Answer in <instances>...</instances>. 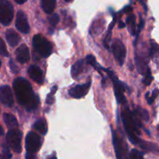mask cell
<instances>
[{
  "label": "cell",
  "instance_id": "obj_18",
  "mask_svg": "<svg viewBox=\"0 0 159 159\" xmlns=\"http://www.w3.org/2000/svg\"><path fill=\"white\" fill-rule=\"evenodd\" d=\"M56 6V0H41V6L46 13H51Z\"/></svg>",
  "mask_w": 159,
  "mask_h": 159
},
{
  "label": "cell",
  "instance_id": "obj_27",
  "mask_svg": "<svg viewBox=\"0 0 159 159\" xmlns=\"http://www.w3.org/2000/svg\"><path fill=\"white\" fill-rule=\"evenodd\" d=\"M152 79H153V77L151 76V71H150V69L148 68V69L147 70V72L146 74H145V77L143 80V84L146 85H149L151 83V82H152Z\"/></svg>",
  "mask_w": 159,
  "mask_h": 159
},
{
  "label": "cell",
  "instance_id": "obj_22",
  "mask_svg": "<svg viewBox=\"0 0 159 159\" xmlns=\"http://www.w3.org/2000/svg\"><path fill=\"white\" fill-rule=\"evenodd\" d=\"M135 114L137 115L138 117H140L142 118L143 120H144L147 121L148 119H149V115H148V113L147 112V110H143V109L142 108H137V110H136L135 112Z\"/></svg>",
  "mask_w": 159,
  "mask_h": 159
},
{
  "label": "cell",
  "instance_id": "obj_15",
  "mask_svg": "<svg viewBox=\"0 0 159 159\" xmlns=\"http://www.w3.org/2000/svg\"><path fill=\"white\" fill-rule=\"evenodd\" d=\"M6 39L11 47H15L20 43V37L13 30L9 29L6 32Z\"/></svg>",
  "mask_w": 159,
  "mask_h": 159
},
{
  "label": "cell",
  "instance_id": "obj_12",
  "mask_svg": "<svg viewBox=\"0 0 159 159\" xmlns=\"http://www.w3.org/2000/svg\"><path fill=\"white\" fill-rule=\"evenodd\" d=\"M16 27L19 31L23 34H28L30 31V26L28 23L27 18L24 12L20 10L17 12V20H16Z\"/></svg>",
  "mask_w": 159,
  "mask_h": 159
},
{
  "label": "cell",
  "instance_id": "obj_14",
  "mask_svg": "<svg viewBox=\"0 0 159 159\" xmlns=\"http://www.w3.org/2000/svg\"><path fill=\"white\" fill-rule=\"evenodd\" d=\"M17 60L20 63H26L30 59V52L26 44H21L16 51Z\"/></svg>",
  "mask_w": 159,
  "mask_h": 159
},
{
  "label": "cell",
  "instance_id": "obj_5",
  "mask_svg": "<svg viewBox=\"0 0 159 159\" xmlns=\"http://www.w3.org/2000/svg\"><path fill=\"white\" fill-rule=\"evenodd\" d=\"M13 6L8 0H2L0 2V23L4 26H8L13 18Z\"/></svg>",
  "mask_w": 159,
  "mask_h": 159
},
{
  "label": "cell",
  "instance_id": "obj_26",
  "mask_svg": "<svg viewBox=\"0 0 159 159\" xmlns=\"http://www.w3.org/2000/svg\"><path fill=\"white\" fill-rule=\"evenodd\" d=\"M0 55L4 56V57H8L9 56V52L6 49V43L4 40L2 38H0Z\"/></svg>",
  "mask_w": 159,
  "mask_h": 159
},
{
  "label": "cell",
  "instance_id": "obj_11",
  "mask_svg": "<svg viewBox=\"0 0 159 159\" xmlns=\"http://www.w3.org/2000/svg\"><path fill=\"white\" fill-rule=\"evenodd\" d=\"M90 85H91V82H88L87 83L83 84V85H76L75 87L70 89L69 94L71 97L75 98V99H80L87 94L90 89Z\"/></svg>",
  "mask_w": 159,
  "mask_h": 159
},
{
  "label": "cell",
  "instance_id": "obj_9",
  "mask_svg": "<svg viewBox=\"0 0 159 159\" xmlns=\"http://www.w3.org/2000/svg\"><path fill=\"white\" fill-rule=\"evenodd\" d=\"M112 141H113L114 149L117 159H129L128 158L127 151L126 147L123 145V141L118 137L117 134L112 130Z\"/></svg>",
  "mask_w": 159,
  "mask_h": 159
},
{
  "label": "cell",
  "instance_id": "obj_6",
  "mask_svg": "<svg viewBox=\"0 0 159 159\" xmlns=\"http://www.w3.org/2000/svg\"><path fill=\"white\" fill-rule=\"evenodd\" d=\"M102 71H106L108 74V75L111 78V80L113 82L114 91H115V97H116V99L118 103H126V98H125L124 94H123L125 92V88L123 86V83L119 82L117 76L109 69H105V68H103Z\"/></svg>",
  "mask_w": 159,
  "mask_h": 159
},
{
  "label": "cell",
  "instance_id": "obj_36",
  "mask_svg": "<svg viewBox=\"0 0 159 159\" xmlns=\"http://www.w3.org/2000/svg\"><path fill=\"white\" fill-rule=\"evenodd\" d=\"M3 134H4V130H3L1 124H0V136L3 135Z\"/></svg>",
  "mask_w": 159,
  "mask_h": 159
},
{
  "label": "cell",
  "instance_id": "obj_19",
  "mask_svg": "<svg viewBox=\"0 0 159 159\" xmlns=\"http://www.w3.org/2000/svg\"><path fill=\"white\" fill-rule=\"evenodd\" d=\"M34 128L37 130V131L40 132L42 135L46 134L47 133V125L45 124V120L40 119L36 121L34 124Z\"/></svg>",
  "mask_w": 159,
  "mask_h": 159
},
{
  "label": "cell",
  "instance_id": "obj_34",
  "mask_svg": "<svg viewBox=\"0 0 159 159\" xmlns=\"http://www.w3.org/2000/svg\"><path fill=\"white\" fill-rule=\"evenodd\" d=\"M125 26H126V25H125V23H123V22H119V25H118V28H124Z\"/></svg>",
  "mask_w": 159,
  "mask_h": 159
},
{
  "label": "cell",
  "instance_id": "obj_32",
  "mask_svg": "<svg viewBox=\"0 0 159 159\" xmlns=\"http://www.w3.org/2000/svg\"><path fill=\"white\" fill-rule=\"evenodd\" d=\"M26 159H37V157L34 155V154L27 153L26 155Z\"/></svg>",
  "mask_w": 159,
  "mask_h": 159
},
{
  "label": "cell",
  "instance_id": "obj_25",
  "mask_svg": "<svg viewBox=\"0 0 159 159\" xmlns=\"http://www.w3.org/2000/svg\"><path fill=\"white\" fill-rule=\"evenodd\" d=\"M56 90H57V86L55 85V86L51 89V93H50L48 95V96H47L46 103L48 104V105H51V104H52L53 102H54V95L55 93Z\"/></svg>",
  "mask_w": 159,
  "mask_h": 159
},
{
  "label": "cell",
  "instance_id": "obj_17",
  "mask_svg": "<svg viewBox=\"0 0 159 159\" xmlns=\"http://www.w3.org/2000/svg\"><path fill=\"white\" fill-rule=\"evenodd\" d=\"M84 60H80L76 61L74 65L72 66L71 68V74L72 77L76 79L82 73L83 70H84Z\"/></svg>",
  "mask_w": 159,
  "mask_h": 159
},
{
  "label": "cell",
  "instance_id": "obj_23",
  "mask_svg": "<svg viewBox=\"0 0 159 159\" xmlns=\"http://www.w3.org/2000/svg\"><path fill=\"white\" fill-rule=\"evenodd\" d=\"M129 159H143V154L137 149H132L129 155Z\"/></svg>",
  "mask_w": 159,
  "mask_h": 159
},
{
  "label": "cell",
  "instance_id": "obj_24",
  "mask_svg": "<svg viewBox=\"0 0 159 159\" xmlns=\"http://www.w3.org/2000/svg\"><path fill=\"white\" fill-rule=\"evenodd\" d=\"M114 26V22L112 23V26L110 25V26H109V29H108V31L107 33V35H106L105 38H104V46L107 49H109V42H110L111 40V35H112V27H113Z\"/></svg>",
  "mask_w": 159,
  "mask_h": 159
},
{
  "label": "cell",
  "instance_id": "obj_28",
  "mask_svg": "<svg viewBox=\"0 0 159 159\" xmlns=\"http://www.w3.org/2000/svg\"><path fill=\"white\" fill-rule=\"evenodd\" d=\"M11 157H12V155L9 152V148L7 147L3 148L2 152L0 155V159H10Z\"/></svg>",
  "mask_w": 159,
  "mask_h": 159
},
{
  "label": "cell",
  "instance_id": "obj_39",
  "mask_svg": "<svg viewBox=\"0 0 159 159\" xmlns=\"http://www.w3.org/2000/svg\"><path fill=\"white\" fill-rule=\"evenodd\" d=\"M2 0H0V2H2Z\"/></svg>",
  "mask_w": 159,
  "mask_h": 159
},
{
  "label": "cell",
  "instance_id": "obj_31",
  "mask_svg": "<svg viewBox=\"0 0 159 159\" xmlns=\"http://www.w3.org/2000/svg\"><path fill=\"white\" fill-rule=\"evenodd\" d=\"M9 66H10L11 71H12L13 73H17V71H18V69H17V65L14 64L13 61H12V60H10V61H9Z\"/></svg>",
  "mask_w": 159,
  "mask_h": 159
},
{
  "label": "cell",
  "instance_id": "obj_29",
  "mask_svg": "<svg viewBox=\"0 0 159 159\" xmlns=\"http://www.w3.org/2000/svg\"><path fill=\"white\" fill-rule=\"evenodd\" d=\"M59 16L57 14H52L51 16L49 17V23L51 26H55L57 25V23H59Z\"/></svg>",
  "mask_w": 159,
  "mask_h": 159
},
{
  "label": "cell",
  "instance_id": "obj_2",
  "mask_svg": "<svg viewBox=\"0 0 159 159\" xmlns=\"http://www.w3.org/2000/svg\"><path fill=\"white\" fill-rule=\"evenodd\" d=\"M122 120H123L125 130L131 142L134 144H140L141 141L137 138V134H140L139 128L141 127V124H140V121L139 120L138 116L134 113H131L129 109L126 108L122 112Z\"/></svg>",
  "mask_w": 159,
  "mask_h": 159
},
{
  "label": "cell",
  "instance_id": "obj_13",
  "mask_svg": "<svg viewBox=\"0 0 159 159\" xmlns=\"http://www.w3.org/2000/svg\"><path fill=\"white\" fill-rule=\"evenodd\" d=\"M28 75L30 78L38 84H43L45 81V75L40 68L36 65H31L28 68Z\"/></svg>",
  "mask_w": 159,
  "mask_h": 159
},
{
  "label": "cell",
  "instance_id": "obj_3",
  "mask_svg": "<svg viewBox=\"0 0 159 159\" xmlns=\"http://www.w3.org/2000/svg\"><path fill=\"white\" fill-rule=\"evenodd\" d=\"M33 46L35 51L43 57H48L52 52L51 43L41 34L33 37Z\"/></svg>",
  "mask_w": 159,
  "mask_h": 159
},
{
  "label": "cell",
  "instance_id": "obj_8",
  "mask_svg": "<svg viewBox=\"0 0 159 159\" xmlns=\"http://www.w3.org/2000/svg\"><path fill=\"white\" fill-rule=\"evenodd\" d=\"M112 51L115 60L120 65H123L126 58V51L123 42L118 39H115L112 44Z\"/></svg>",
  "mask_w": 159,
  "mask_h": 159
},
{
  "label": "cell",
  "instance_id": "obj_16",
  "mask_svg": "<svg viewBox=\"0 0 159 159\" xmlns=\"http://www.w3.org/2000/svg\"><path fill=\"white\" fill-rule=\"evenodd\" d=\"M3 120L6 124V125L9 127V129H17L18 127V121H17V118L10 113H5L3 115Z\"/></svg>",
  "mask_w": 159,
  "mask_h": 159
},
{
  "label": "cell",
  "instance_id": "obj_10",
  "mask_svg": "<svg viewBox=\"0 0 159 159\" xmlns=\"http://www.w3.org/2000/svg\"><path fill=\"white\" fill-rule=\"evenodd\" d=\"M0 102L8 107H10L13 105V96H12V90L8 85L0 86Z\"/></svg>",
  "mask_w": 159,
  "mask_h": 159
},
{
  "label": "cell",
  "instance_id": "obj_7",
  "mask_svg": "<svg viewBox=\"0 0 159 159\" xmlns=\"http://www.w3.org/2000/svg\"><path fill=\"white\" fill-rule=\"evenodd\" d=\"M25 146L27 153L34 154L37 152L41 146L40 136L34 132H29L25 140Z\"/></svg>",
  "mask_w": 159,
  "mask_h": 159
},
{
  "label": "cell",
  "instance_id": "obj_35",
  "mask_svg": "<svg viewBox=\"0 0 159 159\" xmlns=\"http://www.w3.org/2000/svg\"><path fill=\"white\" fill-rule=\"evenodd\" d=\"M48 159H57V158H56L55 153L52 154V155H50V156L48 158Z\"/></svg>",
  "mask_w": 159,
  "mask_h": 159
},
{
  "label": "cell",
  "instance_id": "obj_38",
  "mask_svg": "<svg viewBox=\"0 0 159 159\" xmlns=\"http://www.w3.org/2000/svg\"><path fill=\"white\" fill-rule=\"evenodd\" d=\"M1 65H2V63H1V61H0V68H1Z\"/></svg>",
  "mask_w": 159,
  "mask_h": 159
},
{
  "label": "cell",
  "instance_id": "obj_37",
  "mask_svg": "<svg viewBox=\"0 0 159 159\" xmlns=\"http://www.w3.org/2000/svg\"><path fill=\"white\" fill-rule=\"evenodd\" d=\"M65 2H71L72 0H65Z\"/></svg>",
  "mask_w": 159,
  "mask_h": 159
},
{
  "label": "cell",
  "instance_id": "obj_1",
  "mask_svg": "<svg viewBox=\"0 0 159 159\" xmlns=\"http://www.w3.org/2000/svg\"><path fill=\"white\" fill-rule=\"evenodd\" d=\"M13 89L20 105L27 111H33L39 104V99L34 94L31 84L23 78H17L13 82Z\"/></svg>",
  "mask_w": 159,
  "mask_h": 159
},
{
  "label": "cell",
  "instance_id": "obj_33",
  "mask_svg": "<svg viewBox=\"0 0 159 159\" xmlns=\"http://www.w3.org/2000/svg\"><path fill=\"white\" fill-rule=\"evenodd\" d=\"M15 2L18 4H23L24 2H26V0H15Z\"/></svg>",
  "mask_w": 159,
  "mask_h": 159
},
{
  "label": "cell",
  "instance_id": "obj_4",
  "mask_svg": "<svg viewBox=\"0 0 159 159\" xmlns=\"http://www.w3.org/2000/svg\"><path fill=\"white\" fill-rule=\"evenodd\" d=\"M22 132L17 129H11L6 134V142L13 152L20 153L22 150L21 146Z\"/></svg>",
  "mask_w": 159,
  "mask_h": 159
},
{
  "label": "cell",
  "instance_id": "obj_20",
  "mask_svg": "<svg viewBox=\"0 0 159 159\" xmlns=\"http://www.w3.org/2000/svg\"><path fill=\"white\" fill-rule=\"evenodd\" d=\"M126 23L129 25V30L132 35H135L137 30H136V18L135 16L131 14L126 19Z\"/></svg>",
  "mask_w": 159,
  "mask_h": 159
},
{
  "label": "cell",
  "instance_id": "obj_21",
  "mask_svg": "<svg viewBox=\"0 0 159 159\" xmlns=\"http://www.w3.org/2000/svg\"><path fill=\"white\" fill-rule=\"evenodd\" d=\"M86 61H87V64H89V65H91L92 67H94V68L95 69L97 70V71H99L100 74L102 75V74H101V70H102L103 68L100 67L99 65H98V64H97L96 59H95L94 56L91 55V54H90V55H87V57H86Z\"/></svg>",
  "mask_w": 159,
  "mask_h": 159
},
{
  "label": "cell",
  "instance_id": "obj_30",
  "mask_svg": "<svg viewBox=\"0 0 159 159\" xmlns=\"http://www.w3.org/2000/svg\"><path fill=\"white\" fill-rule=\"evenodd\" d=\"M157 90H155V92L154 91V93H153V94H152V96H151V97H149V96H147V95H146V98H147V102L149 104H152V102H154V99H155V97H156V96H157Z\"/></svg>",
  "mask_w": 159,
  "mask_h": 159
}]
</instances>
